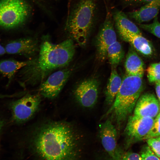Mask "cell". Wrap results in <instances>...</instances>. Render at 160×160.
<instances>
[{
    "label": "cell",
    "mask_w": 160,
    "mask_h": 160,
    "mask_svg": "<svg viewBox=\"0 0 160 160\" xmlns=\"http://www.w3.org/2000/svg\"><path fill=\"white\" fill-rule=\"evenodd\" d=\"M142 160H160L148 146L145 145L142 148L140 154Z\"/></svg>",
    "instance_id": "cb8c5ba5"
},
{
    "label": "cell",
    "mask_w": 160,
    "mask_h": 160,
    "mask_svg": "<svg viewBox=\"0 0 160 160\" xmlns=\"http://www.w3.org/2000/svg\"><path fill=\"white\" fill-rule=\"evenodd\" d=\"M124 53L121 44L116 41L108 48L107 55L110 63L112 65H116L123 59Z\"/></svg>",
    "instance_id": "ffe728a7"
},
{
    "label": "cell",
    "mask_w": 160,
    "mask_h": 160,
    "mask_svg": "<svg viewBox=\"0 0 160 160\" xmlns=\"http://www.w3.org/2000/svg\"><path fill=\"white\" fill-rule=\"evenodd\" d=\"M99 83L95 79L90 78L81 82L74 91L77 101L82 106L91 108L95 104L98 98Z\"/></svg>",
    "instance_id": "8fae6325"
},
{
    "label": "cell",
    "mask_w": 160,
    "mask_h": 160,
    "mask_svg": "<svg viewBox=\"0 0 160 160\" xmlns=\"http://www.w3.org/2000/svg\"><path fill=\"white\" fill-rule=\"evenodd\" d=\"M99 134L103 147L112 159H121L123 153L118 145L117 131L110 119L99 125Z\"/></svg>",
    "instance_id": "ba28073f"
},
{
    "label": "cell",
    "mask_w": 160,
    "mask_h": 160,
    "mask_svg": "<svg viewBox=\"0 0 160 160\" xmlns=\"http://www.w3.org/2000/svg\"><path fill=\"white\" fill-rule=\"evenodd\" d=\"M134 110V115L154 119L160 112V105L154 94L146 93L140 96Z\"/></svg>",
    "instance_id": "4fadbf2b"
},
{
    "label": "cell",
    "mask_w": 160,
    "mask_h": 160,
    "mask_svg": "<svg viewBox=\"0 0 160 160\" xmlns=\"http://www.w3.org/2000/svg\"><path fill=\"white\" fill-rule=\"evenodd\" d=\"M154 119L134 114L129 116L124 131L127 147L145 140L153 125Z\"/></svg>",
    "instance_id": "52a82bcc"
},
{
    "label": "cell",
    "mask_w": 160,
    "mask_h": 160,
    "mask_svg": "<svg viewBox=\"0 0 160 160\" xmlns=\"http://www.w3.org/2000/svg\"><path fill=\"white\" fill-rule=\"evenodd\" d=\"M121 38L129 42L138 52L145 57L152 55L153 49L151 42L142 35L128 31L118 32Z\"/></svg>",
    "instance_id": "5bb4252c"
},
{
    "label": "cell",
    "mask_w": 160,
    "mask_h": 160,
    "mask_svg": "<svg viewBox=\"0 0 160 160\" xmlns=\"http://www.w3.org/2000/svg\"><path fill=\"white\" fill-rule=\"evenodd\" d=\"M136 2L148 3L154 0H132Z\"/></svg>",
    "instance_id": "f546056e"
},
{
    "label": "cell",
    "mask_w": 160,
    "mask_h": 160,
    "mask_svg": "<svg viewBox=\"0 0 160 160\" xmlns=\"http://www.w3.org/2000/svg\"><path fill=\"white\" fill-rule=\"evenodd\" d=\"M160 9V0L148 3L137 10L128 13L129 17L140 24L149 21L157 16Z\"/></svg>",
    "instance_id": "9a60e30c"
},
{
    "label": "cell",
    "mask_w": 160,
    "mask_h": 160,
    "mask_svg": "<svg viewBox=\"0 0 160 160\" xmlns=\"http://www.w3.org/2000/svg\"><path fill=\"white\" fill-rule=\"evenodd\" d=\"M125 68L127 75L143 77L144 73L142 60L133 49H130L127 55Z\"/></svg>",
    "instance_id": "e0dca14e"
},
{
    "label": "cell",
    "mask_w": 160,
    "mask_h": 160,
    "mask_svg": "<svg viewBox=\"0 0 160 160\" xmlns=\"http://www.w3.org/2000/svg\"><path fill=\"white\" fill-rule=\"evenodd\" d=\"M122 80L115 68H112L105 91V102L111 105L121 87Z\"/></svg>",
    "instance_id": "d6986e66"
},
{
    "label": "cell",
    "mask_w": 160,
    "mask_h": 160,
    "mask_svg": "<svg viewBox=\"0 0 160 160\" xmlns=\"http://www.w3.org/2000/svg\"><path fill=\"white\" fill-rule=\"evenodd\" d=\"M159 101L160 102V99H159Z\"/></svg>",
    "instance_id": "1f68e13d"
},
{
    "label": "cell",
    "mask_w": 160,
    "mask_h": 160,
    "mask_svg": "<svg viewBox=\"0 0 160 160\" xmlns=\"http://www.w3.org/2000/svg\"><path fill=\"white\" fill-rule=\"evenodd\" d=\"M31 12L25 0H0V27L11 29L20 26L28 19Z\"/></svg>",
    "instance_id": "5b68a950"
},
{
    "label": "cell",
    "mask_w": 160,
    "mask_h": 160,
    "mask_svg": "<svg viewBox=\"0 0 160 160\" xmlns=\"http://www.w3.org/2000/svg\"><path fill=\"white\" fill-rule=\"evenodd\" d=\"M147 142L155 155L160 158V140L156 137L150 138L147 140Z\"/></svg>",
    "instance_id": "d4e9b609"
},
{
    "label": "cell",
    "mask_w": 160,
    "mask_h": 160,
    "mask_svg": "<svg viewBox=\"0 0 160 160\" xmlns=\"http://www.w3.org/2000/svg\"><path fill=\"white\" fill-rule=\"evenodd\" d=\"M139 25L141 28L160 38V23L158 20L157 16L154 18L152 23L149 24H140Z\"/></svg>",
    "instance_id": "7402d4cb"
},
{
    "label": "cell",
    "mask_w": 160,
    "mask_h": 160,
    "mask_svg": "<svg viewBox=\"0 0 160 160\" xmlns=\"http://www.w3.org/2000/svg\"><path fill=\"white\" fill-rule=\"evenodd\" d=\"M31 60L20 61L12 58L0 60V73L8 80L7 87L10 84L18 71L28 64Z\"/></svg>",
    "instance_id": "2e32d148"
},
{
    "label": "cell",
    "mask_w": 160,
    "mask_h": 160,
    "mask_svg": "<svg viewBox=\"0 0 160 160\" xmlns=\"http://www.w3.org/2000/svg\"><path fill=\"white\" fill-rule=\"evenodd\" d=\"M41 102L39 94H27L12 102L10 108L13 121L19 124L29 120L37 112Z\"/></svg>",
    "instance_id": "8992f818"
},
{
    "label": "cell",
    "mask_w": 160,
    "mask_h": 160,
    "mask_svg": "<svg viewBox=\"0 0 160 160\" xmlns=\"http://www.w3.org/2000/svg\"><path fill=\"white\" fill-rule=\"evenodd\" d=\"M157 138L159 139V140H160V136H159L158 137H156Z\"/></svg>",
    "instance_id": "4dcf8cb0"
},
{
    "label": "cell",
    "mask_w": 160,
    "mask_h": 160,
    "mask_svg": "<svg viewBox=\"0 0 160 160\" xmlns=\"http://www.w3.org/2000/svg\"><path fill=\"white\" fill-rule=\"evenodd\" d=\"M155 89L159 99H160V81L156 83Z\"/></svg>",
    "instance_id": "4316f807"
},
{
    "label": "cell",
    "mask_w": 160,
    "mask_h": 160,
    "mask_svg": "<svg viewBox=\"0 0 160 160\" xmlns=\"http://www.w3.org/2000/svg\"><path fill=\"white\" fill-rule=\"evenodd\" d=\"M5 53H6L5 47L1 45L0 42V56L3 55Z\"/></svg>",
    "instance_id": "83f0119b"
},
{
    "label": "cell",
    "mask_w": 160,
    "mask_h": 160,
    "mask_svg": "<svg viewBox=\"0 0 160 160\" xmlns=\"http://www.w3.org/2000/svg\"><path fill=\"white\" fill-rule=\"evenodd\" d=\"M4 121L0 118V134L4 127Z\"/></svg>",
    "instance_id": "f1b7e54d"
},
{
    "label": "cell",
    "mask_w": 160,
    "mask_h": 160,
    "mask_svg": "<svg viewBox=\"0 0 160 160\" xmlns=\"http://www.w3.org/2000/svg\"><path fill=\"white\" fill-rule=\"evenodd\" d=\"M116 41V36L113 21L111 15L108 12L96 41L98 57L101 60L105 59L108 48Z\"/></svg>",
    "instance_id": "30bf717a"
},
{
    "label": "cell",
    "mask_w": 160,
    "mask_h": 160,
    "mask_svg": "<svg viewBox=\"0 0 160 160\" xmlns=\"http://www.w3.org/2000/svg\"><path fill=\"white\" fill-rule=\"evenodd\" d=\"M71 72L70 69L65 68L52 73L42 82L39 89L41 95L49 99L56 97L67 82Z\"/></svg>",
    "instance_id": "9c48e42d"
},
{
    "label": "cell",
    "mask_w": 160,
    "mask_h": 160,
    "mask_svg": "<svg viewBox=\"0 0 160 160\" xmlns=\"http://www.w3.org/2000/svg\"><path fill=\"white\" fill-rule=\"evenodd\" d=\"M147 77L151 83L160 81V63L151 64L146 70Z\"/></svg>",
    "instance_id": "44dd1931"
},
{
    "label": "cell",
    "mask_w": 160,
    "mask_h": 160,
    "mask_svg": "<svg viewBox=\"0 0 160 160\" xmlns=\"http://www.w3.org/2000/svg\"><path fill=\"white\" fill-rule=\"evenodd\" d=\"M142 78L127 74L125 76L113 102L104 115L111 114L119 127L134 110L143 89Z\"/></svg>",
    "instance_id": "3957f363"
},
{
    "label": "cell",
    "mask_w": 160,
    "mask_h": 160,
    "mask_svg": "<svg viewBox=\"0 0 160 160\" xmlns=\"http://www.w3.org/2000/svg\"><path fill=\"white\" fill-rule=\"evenodd\" d=\"M123 160H142L140 155L137 153L128 151L123 153L122 159Z\"/></svg>",
    "instance_id": "484cf974"
},
{
    "label": "cell",
    "mask_w": 160,
    "mask_h": 160,
    "mask_svg": "<svg viewBox=\"0 0 160 160\" xmlns=\"http://www.w3.org/2000/svg\"><path fill=\"white\" fill-rule=\"evenodd\" d=\"M72 126L63 121L48 122L41 126L31 141L33 153L47 160H72L77 158L78 141Z\"/></svg>",
    "instance_id": "6da1fadb"
},
{
    "label": "cell",
    "mask_w": 160,
    "mask_h": 160,
    "mask_svg": "<svg viewBox=\"0 0 160 160\" xmlns=\"http://www.w3.org/2000/svg\"><path fill=\"white\" fill-rule=\"evenodd\" d=\"M160 136V112L154 119L153 125L145 140Z\"/></svg>",
    "instance_id": "603a6c76"
},
{
    "label": "cell",
    "mask_w": 160,
    "mask_h": 160,
    "mask_svg": "<svg viewBox=\"0 0 160 160\" xmlns=\"http://www.w3.org/2000/svg\"><path fill=\"white\" fill-rule=\"evenodd\" d=\"M6 53L10 55H18L28 58L36 55L39 49L37 39L26 37L9 42L4 47Z\"/></svg>",
    "instance_id": "7c38bea8"
},
{
    "label": "cell",
    "mask_w": 160,
    "mask_h": 160,
    "mask_svg": "<svg viewBox=\"0 0 160 160\" xmlns=\"http://www.w3.org/2000/svg\"><path fill=\"white\" fill-rule=\"evenodd\" d=\"M95 7L94 0H80L68 14L65 29L80 46L87 43L93 25Z\"/></svg>",
    "instance_id": "277c9868"
},
{
    "label": "cell",
    "mask_w": 160,
    "mask_h": 160,
    "mask_svg": "<svg viewBox=\"0 0 160 160\" xmlns=\"http://www.w3.org/2000/svg\"><path fill=\"white\" fill-rule=\"evenodd\" d=\"M113 17L118 32L128 31L142 35L138 28L122 12L115 11L113 14Z\"/></svg>",
    "instance_id": "ac0fdd59"
},
{
    "label": "cell",
    "mask_w": 160,
    "mask_h": 160,
    "mask_svg": "<svg viewBox=\"0 0 160 160\" xmlns=\"http://www.w3.org/2000/svg\"><path fill=\"white\" fill-rule=\"evenodd\" d=\"M75 52V45L71 39L57 44L44 40L37 57L20 70L21 84L33 85L42 82L54 70L68 65Z\"/></svg>",
    "instance_id": "7a4b0ae2"
}]
</instances>
